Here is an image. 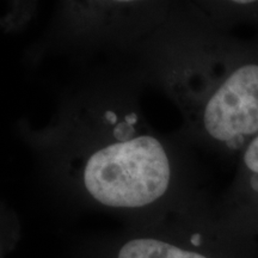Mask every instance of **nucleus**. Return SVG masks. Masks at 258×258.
I'll use <instances>...</instances> for the list:
<instances>
[{"label":"nucleus","instance_id":"nucleus-1","mask_svg":"<svg viewBox=\"0 0 258 258\" xmlns=\"http://www.w3.org/2000/svg\"><path fill=\"white\" fill-rule=\"evenodd\" d=\"M84 160L82 182L97 205L138 213L157 207L170 189L172 167L165 146L148 133L125 131ZM132 129V128H131Z\"/></svg>","mask_w":258,"mask_h":258},{"label":"nucleus","instance_id":"nucleus-2","mask_svg":"<svg viewBox=\"0 0 258 258\" xmlns=\"http://www.w3.org/2000/svg\"><path fill=\"white\" fill-rule=\"evenodd\" d=\"M196 123L215 147L243 152L258 135V43L212 40Z\"/></svg>","mask_w":258,"mask_h":258},{"label":"nucleus","instance_id":"nucleus-3","mask_svg":"<svg viewBox=\"0 0 258 258\" xmlns=\"http://www.w3.org/2000/svg\"><path fill=\"white\" fill-rule=\"evenodd\" d=\"M105 258H258V240L220 212L195 213L132 232Z\"/></svg>","mask_w":258,"mask_h":258},{"label":"nucleus","instance_id":"nucleus-4","mask_svg":"<svg viewBox=\"0 0 258 258\" xmlns=\"http://www.w3.org/2000/svg\"><path fill=\"white\" fill-rule=\"evenodd\" d=\"M220 213L258 240V135L241 152L238 177Z\"/></svg>","mask_w":258,"mask_h":258}]
</instances>
